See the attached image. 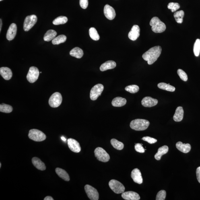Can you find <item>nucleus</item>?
Listing matches in <instances>:
<instances>
[{
    "label": "nucleus",
    "instance_id": "obj_1",
    "mask_svg": "<svg viewBox=\"0 0 200 200\" xmlns=\"http://www.w3.org/2000/svg\"><path fill=\"white\" fill-rule=\"evenodd\" d=\"M161 52L162 48L160 46H155L145 52L142 55V58L143 59L147 61L149 65H152L160 57Z\"/></svg>",
    "mask_w": 200,
    "mask_h": 200
},
{
    "label": "nucleus",
    "instance_id": "obj_2",
    "mask_svg": "<svg viewBox=\"0 0 200 200\" xmlns=\"http://www.w3.org/2000/svg\"><path fill=\"white\" fill-rule=\"evenodd\" d=\"M150 122L148 120L143 119H136L132 120L130 124L131 129L137 131L146 130L149 127Z\"/></svg>",
    "mask_w": 200,
    "mask_h": 200
},
{
    "label": "nucleus",
    "instance_id": "obj_3",
    "mask_svg": "<svg viewBox=\"0 0 200 200\" xmlns=\"http://www.w3.org/2000/svg\"><path fill=\"white\" fill-rule=\"evenodd\" d=\"M153 31L156 33H161L165 31L166 26L164 23L157 17H153L150 22Z\"/></svg>",
    "mask_w": 200,
    "mask_h": 200
},
{
    "label": "nucleus",
    "instance_id": "obj_4",
    "mask_svg": "<svg viewBox=\"0 0 200 200\" xmlns=\"http://www.w3.org/2000/svg\"><path fill=\"white\" fill-rule=\"evenodd\" d=\"M30 139L36 142H42L45 140L46 137L42 132L36 129L30 130L28 134Z\"/></svg>",
    "mask_w": 200,
    "mask_h": 200
},
{
    "label": "nucleus",
    "instance_id": "obj_5",
    "mask_svg": "<svg viewBox=\"0 0 200 200\" xmlns=\"http://www.w3.org/2000/svg\"><path fill=\"white\" fill-rule=\"evenodd\" d=\"M94 153L97 160L101 162H106L110 160L109 155L102 147H97L95 150Z\"/></svg>",
    "mask_w": 200,
    "mask_h": 200
},
{
    "label": "nucleus",
    "instance_id": "obj_6",
    "mask_svg": "<svg viewBox=\"0 0 200 200\" xmlns=\"http://www.w3.org/2000/svg\"><path fill=\"white\" fill-rule=\"evenodd\" d=\"M109 185L112 191L116 193H123L125 191V188L123 184L117 180H110Z\"/></svg>",
    "mask_w": 200,
    "mask_h": 200
},
{
    "label": "nucleus",
    "instance_id": "obj_7",
    "mask_svg": "<svg viewBox=\"0 0 200 200\" xmlns=\"http://www.w3.org/2000/svg\"><path fill=\"white\" fill-rule=\"evenodd\" d=\"M62 100L63 98L61 94L59 92H56L50 96L49 100V104L52 108H57L61 105Z\"/></svg>",
    "mask_w": 200,
    "mask_h": 200
},
{
    "label": "nucleus",
    "instance_id": "obj_8",
    "mask_svg": "<svg viewBox=\"0 0 200 200\" xmlns=\"http://www.w3.org/2000/svg\"><path fill=\"white\" fill-rule=\"evenodd\" d=\"M37 21V17L35 15H32L26 16L25 19L24 29L25 31L30 30Z\"/></svg>",
    "mask_w": 200,
    "mask_h": 200
},
{
    "label": "nucleus",
    "instance_id": "obj_9",
    "mask_svg": "<svg viewBox=\"0 0 200 200\" xmlns=\"http://www.w3.org/2000/svg\"><path fill=\"white\" fill-rule=\"evenodd\" d=\"M104 89V86L101 84H97L91 89L90 97L91 100H95L101 95Z\"/></svg>",
    "mask_w": 200,
    "mask_h": 200
},
{
    "label": "nucleus",
    "instance_id": "obj_10",
    "mask_svg": "<svg viewBox=\"0 0 200 200\" xmlns=\"http://www.w3.org/2000/svg\"><path fill=\"white\" fill-rule=\"evenodd\" d=\"M39 75L40 72L37 68L35 67H31L27 75V80L30 83H34L37 80Z\"/></svg>",
    "mask_w": 200,
    "mask_h": 200
},
{
    "label": "nucleus",
    "instance_id": "obj_11",
    "mask_svg": "<svg viewBox=\"0 0 200 200\" xmlns=\"http://www.w3.org/2000/svg\"><path fill=\"white\" fill-rule=\"evenodd\" d=\"M85 190L88 197L91 200H98L99 194L97 190L94 188L89 184L85 186Z\"/></svg>",
    "mask_w": 200,
    "mask_h": 200
},
{
    "label": "nucleus",
    "instance_id": "obj_12",
    "mask_svg": "<svg viewBox=\"0 0 200 200\" xmlns=\"http://www.w3.org/2000/svg\"><path fill=\"white\" fill-rule=\"evenodd\" d=\"M68 146L70 150L75 153H79L81 151V147L79 143L74 139L69 138L67 139Z\"/></svg>",
    "mask_w": 200,
    "mask_h": 200
},
{
    "label": "nucleus",
    "instance_id": "obj_13",
    "mask_svg": "<svg viewBox=\"0 0 200 200\" xmlns=\"http://www.w3.org/2000/svg\"><path fill=\"white\" fill-rule=\"evenodd\" d=\"M141 102L143 106L150 108L156 106L158 103V100L152 97L147 96L143 98Z\"/></svg>",
    "mask_w": 200,
    "mask_h": 200
},
{
    "label": "nucleus",
    "instance_id": "obj_14",
    "mask_svg": "<svg viewBox=\"0 0 200 200\" xmlns=\"http://www.w3.org/2000/svg\"><path fill=\"white\" fill-rule=\"evenodd\" d=\"M104 13L107 18L112 20L115 18L116 13L114 9L109 5H106L104 8Z\"/></svg>",
    "mask_w": 200,
    "mask_h": 200
},
{
    "label": "nucleus",
    "instance_id": "obj_15",
    "mask_svg": "<svg viewBox=\"0 0 200 200\" xmlns=\"http://www.w3.org/2000/svg\"><path fill=\"white\" fill-rule=\"evenodd\" d=\"M131 176L135 183L139 184H141L143 183V178L141 173L138 169L135 168L132 171Z\"/></svg>",
    "mask_w": 200,
    "mask_h": 200
},
{
    "label": "nucleus",
    "instance_id": "obj_16",
    "mask_svg": "<svg viewBox=\"0 0 200 200\" xmlns=\"http://www.w3.org/2000/svg\"><path fill=\"white\" fill-rule=\"evenodd\" d=\"M140 29L137 25H133L128 34V37L132 40H136L140 36Z\"/></svg>",
    "mask_w": 200,
    "mask_h": 200
},
{
    "label": "nucleus",
    "instance_id": "obj_17",
    "mask_svg": "<svg viewBox=\"0 0 200 200\" xmlns=\"http://www.w3.org/2000/svg\"><path fill=\"white\" fill-rule=\"evenodd\" d=\"M122 197L126 200H139L140 199L139 194L133 191L124 192L122 193Z\"/></svg>",
    "mask_w": 200,
    "mask_h": 200
},
{
    "label": "nucleus",
    "instance_id": "obj_18",
    "mask_svg": "<svg viewBox=\"0 0 200 200\" xmlns=\"http://www.w3.org/2000/svg\"><path fill=\"white\" fill-rule=\"evenodd\" d=\"M17 32V26L14 23L10 26L7 34V39L9 41L14 39Z\"/></svg>",
    "mask_w": 200,
    "mask_h": 200
},
{
    "label": "nucleus",
    "instance_id": "obj_19",
    "mask_svg": "<svg viewBox=\"0 0 200 200\" xmlns=\"http://www.w3.org/2000/svg\"><path fill=\"white\" fill-rule=\"evenodd\" d=\"M0 74L4 79L9 80L12 77V72L10 69L7 67H2L0 68Z\"/></svg>",
    "mask_w": 200,
    "mask_h": 200
},
{
    "label": "nucleus",
    "instance_id": "obj_20",
    "mask_svg": "<svg viewBox=\"0 0 200 200\" xmlns=\"http://www.w3.org/2000/svg\"><path fill=\"white\" fill-rule=\"evenodd\" d=\"M176 148L182 152L186 153L190 152L191 150V145L189 143H183L181 142H178L176 144Z\"/></svg>",
    "mask_w": 200,
    "mask_h": 200
},
{
    "label": "nucleus",
    "instance_id": "obj_21",
    "mask_svg": "<svg viewBox=\"0 0 200 200\" xmlns=\"http://www.w3.org/2000/svg\"><path fill=\"white\" fill-rule=\"evenodd\" d=\"M184 111L183 108L181 106H179L176 108L175 114L173 117L174 121L179 122L181 121L183 119Z\"/></svg>",
    "mask_w": 200,
    "mask_h": 200
},
{
    "label": "nucleus",
    "instance_id": "obj_22",
    "mask_svg": "<svg viewBox=\"0 0 200 200\" xmlns=\"http://www.w3.org/2000/svg\"><path fill=\"white\" fill-rule=\"evenodd\" d=\"M116 64L115 62L113 61H109L103 63L100 67V70L105 71L109 69L114 68L116 67Z\"/></svg>",
    "mask_w": 200,
    "mask_h": 200
},
{
    "label": "nucleus",
    "instance_id": "obj_23",
    "mask_svg": "<svg viewBox=\"0 0 200 200\" xmlns=\"http://www.w3.org/2000/svg\"><path fill=\"white\" fill-rule=\"evenodd\" d=\"M32 163L33 165L38 170H46V167L45 164L39 158L37 157H34L32 159Z\"/></svg>",
    "mask_w": 200,
    "mask_h": 200
},
{
    "label": "nucleus",
    "instance_id": "obj_24",
    "mask_svg": "<svg viewBox=\"0 0 200 200\" xmlns=\"http://www.w3.org/2000/svg\"><path fill=\"white\" fill-rule=\"evenodd\" d=\"M127 101L126 99L122 97H117L112 100V104L114 107H122L126 105Z\"/></svg>",
    "mask_w": 200,
    "mask_h": 200
},
{
    "label": "nucleus",
    "instance_id": "obj_25",
    "mask_svg": "<svg viewBox=\"0 0 200 200\" xmlns=\"http://www.w3.org/2000/svg\"><path fill=\"white\" fill-rule=\"evenodd\" d=\"M169 150V147L167 146L164 145L159 148L158 152L155 155V158L156 160H160L162 155L167 153Z\"/></svg>",
    "mask_w": 200,
    "mask_h": 200
},
{
    "label": "nucleus",
    "instance_id": "obj_26",
    "mask_svg": "<svg viewBox=\"0 0 200 200\" xmlns=\"http://www.w3.org/2000/svg\"><path fill=\"white\" fill-rule=\"evenodd\" d=\"M56 173L60 178L63 179L65 181H69L70 180V177L68 174L65 170L60 168H56L55 170Z\"/></svg>",
    "mask_w": 200,
    "mask_h": 200
},
{
    "label": "nucleus",
    "instance_id": "obj_27",
    "mask_svg": "<svg viewBox=\"0 0 200 200\" xmlns=\"http://www.w3.org/2000/svg\"><path fill=\"white\" fill-rule=\"evenodd\" d=\"M70 55L73 57L80 59L83 55V50L78 47H75L70 52Z\"/></svg>",
    "mask_w": 200,
    "mask_h": 200
},
{
    "label": "nucleus",
    "instance_id": "obj_28",
    "mask_svg": "<svg viewBox=\"0 0 200 200\" xmlns=\"http://www.w3.org/2000/svg\"><path fill=\"white\" fill-rule=\"evenodd\" d=\"M57 32L53 30H49L44 34V39L45 41L49 42L51 40H53L55 38Z\"/></svg>",
    "mask_w": 200,
    "mask_h": 200
},
{
    "label": "nucleus",
    "instance_id": "obj_29",
    "mask_svg": "<svg viewBox=\"0 0 200 200\" xmlns=\"http://www.w3.org/2000/svg\"><path fill=\"white\" fill-rule=\"evenodd\" d=\"M158 86L159 88L170 91V92H173L175 90V88L172 85H170V83L167 84L163 82L159 83L158 85Z\"/></svg>",
    "mask_w": 200,
    "mask_h": 200
},
{
    "label": "nucleus",
    "instance_id": "obj_30",
    "mask_svg": "<svg viewBox=\"0 0 200 200\" xmlns=\"http://www.w3.org/2000/svg\"><path fill=\"white\" fill-rule=\"evenodd\" d=\"M184 16V12L182 10L176 12L174 14V18L178 24H182L183 22Z\"/></svg>",
    "mask_w": 200,
    "mask_h": 200
},
{
    "label": "nucleus",
    "instance_id": "obj_31",
    "mask_svg": "<svg viewBox=\"0 0 200 200\" xmlns=\"http://www.w3.org/2000/svg\"><path fill=\"white\" fill-rule=\"evenodd\" d=\"M110 143L114 148L118 150H121L123 149L124 147L123 143L118 141L115 139H112L110 141Z\"/></svg>",
    "mask_w": 200,
    "mask_h": 200
},
{
    "label": "nucleus",
    "instance_id": "obj_32",
    "mask_svg": "<svg viewBox=\"0 0 200 200\" xmlns=\"http://www.w3.org/2000/svg\"><path fill=\"white\" fill-rule=\"evenodd\" d=\"M67 39V37L65 35H60L52 40V43L53 44H59L65 42Z\"/></svg>",
    "mask_w": 200,
    "mask_h": 200
},
{
    "label": "nucleus",
    "instance_id": "obj_33",
    "mask_svg": "<svg viewBox=\"0 0 200 200\" xmlns=\"http://www.w3.org/2000/svg\"><path fill=\"white\" fill-rule=\"evenodd\" d=\"M89 34L92 40L96 41L100 40V36L95 28L93 27L90 28L89 30Z\"/></svg>",
    "mask_w": 200,
    "mask_h": 200
},
{
    "label": "nucleus",
    "instance_id": "obj_34",
    "mask_svg": "<svg viewBox=\"0 0 200 200\" xmlns=\"http://www.w3.org/2000/svg\"><path fill=\"white\" fill-rule=\"evenodd\" d=\"M68 19L67 17L60 16L54 19L53 21V24L57 25L66 24L67 22Z\"/></svg>",
    "mask_w": 200,
    "mask_h": 200
},
{
    "label": "nucleus",
    "instance_id": "obj_35",
    "mask_svg": "<svg viewBox=\"0 0 200 200\" xmlns=\"http://www.w3.org/2000/svg\"><path fill=\"white\" fill-rule=\"evenodd\" d=\"M12 107L9 105L4 104L0 105V111L1 112L5 113H10L12 112Z\"/></svg>",
    "mask_w": 200,
    "mask_h": 200
},
{
    "label": "nucleus",
    "instance_id": "obj_36",
    "mask_svg": "<svg viewBox=\"0 0 200 200\" xmlns=\"http://www.w3.org/2000/svg\"><path fill=\"white\" fill-rule=\"evenodd\" d=\"M139 87L137 85H129L126 87L125 90L128 92L131 93V94H135L138 92L139 91Z\"/></svg>",
    "mask_w": 200,
    "mask_h": 200
},
{
    "label": "nucleus",
    "instance_id": "obj_37",
    "mask_svg": "<svg viewBox=\"0 0 200 200\" xmlns=\"http://www.w3.org/2000/svg\"><path fill=\"white\" fill-rule=\"evenodd\" d=\"M193 52L196 56H198L200 52V40L197 39L194 44L193 46Z\"/></svg>",
    "mask_w": 200,
    "mask_h": 200
},
{
    "label": "nucleus",
    "instance_id": "obj_38",
    "mask_svg": "<svg viewBox=\"0 0 200 200\" xmlns=\"http://www.w3.org/2000/svg\"><path fill=\"white\" fill-rule=\"evenodd\" d=\"M180 6L178 3L170 2L168 4V8L170 9L172 12H175L178 9L180 8Z\"/></svg>",
    "mask_w": 200,
    "mask_h": 200
},
{
    "label": "nucleus",
    "instance_id": "obj_39",
    "mask_svg": "<svg viewBox=\"0 0 200 200\" xmlns=\"http://www.w3.org/2000/svg\"><path fill=\"white\" fill-rule=\"evenodd\" d=\"M178 74L182 81H187L188 79L187 75L181 69H179L177 71Z\"/></svg>",
    "mask_w": 200,
    "mask_h": 200
},
{
    "label": "nucleus",
    "instance_id": "obj_40",
    "mask_svg": "<svg viewBox=\"0 0 200 200\" xmlns=\"http://www.w3.org/2000/svg\"><path fill=\"white\" fill-rule=\"evenodd\" d=\"M166 197V192L165 190H161L156 195V200H164Z\"/></svg>",
    "mask_w": 200,
    "mask_h": 200
},
{
    "label": "nucleus",
    "instance_id": "obj_41",
    "mask_svg": "<svg viewBox=\"0 0 200 200\" xmlns=\"http://www.w3.org/2000/svg\"><path fill=\"white\" fill-rule=\"evenodd\" d=\"M135 149L137 152L143 153L145 152V149L141 143H137L135 146Z\"/></svg>",
    "mask_w": 200,
    "mask_h": 200
},
{
    "label": "nucleus",
    "instance_id": "obj_42",
    "mask_svg": "<svg viewBox=\"0 0 200 200\" xmlns=\"http://www.w3.org/2000/svg\"><path fill=\"white\" fill-rule=\"evenodd\" d=\"M142 139L143 140L146 141L150 144H153L157 142V139L149 137H143Z\"/></svg>",
    "mask_w": 200,
    "mask_h": 200
},
{
    "label": "nucleus",
    "instance_id": "obj_43",
    "mask_svg": "<svg viewBox=\"0 0 200 200\" xmlns=\"http://www.w3.org/2000/svg\"><path fill=\"white\" fill-rule=\"evenodd\" d=\"M80 5L82 9H86L88 5V0H80Z\"/></svg>",
    "mask_w": 200,
    "mask_h": 200
},
{
    "label": "nucleus",
    "instance_id": "obj_44",
    "mask_svg": "<svg viewBox=\"0 0 200 200\" xmlns=\"http://www.w3.org/2000/svg\"><path fill=\"white\" fill-rule=\"evenodd\" d=\"M196 174H197L198 181L200 183V166L197 168V170H196Z\"/></svg>",
    "mask_w": 200,
    "mask_h": 200
},
{
    "label": "nucleus",
    "instance_id": "obj_45",
    "mask_svg": "<svg viewBox=\"0 0 200 200\" xmlns=\"http://www.w3.org/2000/svg\"><path fill=\"white\" fill-rule=\"evenodd\" d=\"M53 198L50 196H47L44 198V200H53Z\"/></svg>",
    "mask_w": 200,
    "mask_h": 200
},
{
    "label": "nucleus",
    "instance_id": "obj_46",
    "mask_svg": "<svg viewBox=\"0 0 200 200\" xmlns=\"http://www.w3.org/2000/svg\"><path fill=\"white\" fill-rule=\"evenodd\" d=\"M0 24H1V25H0V32H1L2 29V19H0Z\"/></svg>",
    "mask_w": 200,
    "mask_h": 200
},
{
    "label": "nucleus",
    "instance_id": "obj_47",
    "mask_svg": "<svg viewBox=\"0 0 200 200\" xmlns=\"http://www.w3.org/2000/svg\"><path fill=\"white\" fill-rule=\"evenodd\" d=\"M61 138L62 140H63V141L65 142L66 141V139L64 137H63V136L62 137H61Z\"/></svg>",
    "mask_w": 200,
    "mask_h": 200
},
{
    "label": "nucleus",
    "instance_id": "obj_48",
    "mask_svg": "<svg viewBox=\"0 0 200 200\" xmlns=\"http://www.w3.org/2000/svg\"><path fill=\"white\" fill-rule=\"evenodd\" d=\"M1 167V163H0V168Z\"/></svg>",
    "mask_w": 200,
    "mask_h": 200
},
{
    "label": "nucleus",
    "instance_id": "obj_49",
    "mask_svg": "<svg viewBox=\"0 0 200 200\" xmlns=\"http://www.w3.org/2000/svg\"><path fill=\"white\" fill-rule=\"evenodd\" d=\"M3 1V0H0V1Z\"/></svg>",
    "mask_w": 200,
    "mask_h": 200
}]
</instances>
